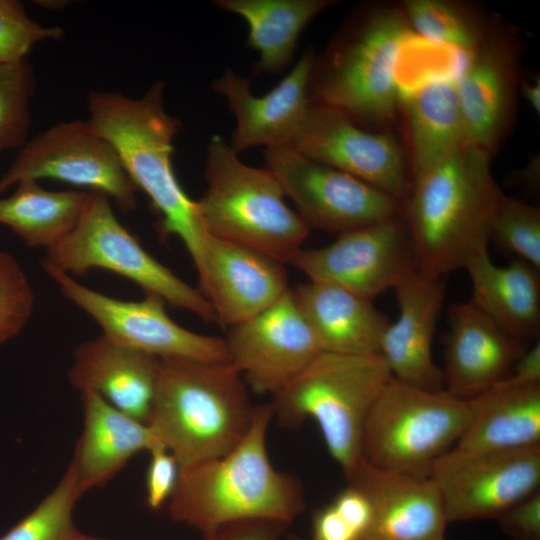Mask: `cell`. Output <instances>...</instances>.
Returning <instances> with one entry per match:
<instances>
[{"mask_svg":"<svg viewBox=\"0 0 540 540\" xmlns=\"http://www.w3.org/2000/svg\"><path fill=\"white\" fill-rule=\"evenodd\" d=\"M316 53L307 48L291 71L263 96L252 94L250 80L228 68L213 84L235 119L231 147L238 153L257 146L289 144L311 102L308 86Z\"/></svg>","mask_w":540,"mask_h":540,"instance_id":"19","label":"cell"},{"mask_svg":"<svg viewBox=\"0 0 540 540\" xmlns=\"http://www.w3.org/2000/svg\"><path fill=\"white\" fill-rule=\"evenodd\" d=\"M224 341L229 363L247 386L272 396L322 352L290 288L259 314L229 328Z\"/></svg>","mask_w":540,"mask_h":540,"instance_id":"16","label":"cell"},{"mask_svg":"<svg viewBox=\"0 0 540 540\" xmlns=\"http://www.w3.org/2000/svg\"><path fill=\"white\" fill-rule=\"evenodd\" d=\"M52 179L106 194L124 213L137 204V188L113 145L88 121L60 122L22 146L0 177V194L25 181Z\"/></svg>","mask_w":540,"mask_h":540,"instance_id":"10","label":"cell"},{"mask_svg":"<svg viewBox=\"0 0 540 540\" xmlns=\"http://www.w3.org/2000/svg\"><path fill=\"white\" fill-rule=\"evenodd\" d=\"M150 459L145 477L146 502L152 510L167 503L176 487L180 468L172 453L161 443L149 451Z\"/></svg>","mask_w":540,"mask_h":540,"instance_id":"38","label":"cell"},{"mask_svg":"<svg viewBox=\"0 0 540 540\" xmlns=\"http://www.w3.org/2000/svg\"><path fill=\"white\" fill-rule=\"evenodd\" d=\"M34 304V291L19 262L0 251V344L24 329Z\"/></svg>","mask_w":540,"mask_h":540,"instance_id":"36","label":"cell"},{"mask_svg":"<svg viewBox=\"0 0 540 540\" xmlns=\"http://www.w3.org/2000/svg\"><path fill=\"white\" fill-rule=\"evenodd\" d=\"M429 477L441 495L449 523L495 519L540 490V446L516 450L452 448Z\"/></svg>","mask_w":540,"mask_h":540,"instance_id":"12","label":"cell"},{"mask_svg":"<svg viewBox=\"0 0 540 540\" xmlns=\"http://www.w3.org/2000/svg\"><path fill=\"white\" fill-rule=\"evenodd\" d=\"M83 428L69 464L84 494L107 483L141 451L160 443L151 427L121 412L100 395L81 392Z\"/></svg>","mask_w":540,"mask_h":540,"instance_id":"24","label":"cell"},{"mask_svg":"<svg viewBox=\"0 0 540 540\" xmlns=\"http://www.w3.org/2000/svg\"><path fill=\"white\" fill-rule=\"evenodd\" d=\"M264 159L309 229L341 234L402 215L390 195L288 144L265 148Z\"/></svg>","mask_w":540,"mask_h":540,"instance_id":"11","label":"cell"},{"mask_svg":"<svg viewBox=\"0 0 540 540\" xmlns=\"http://www.w3.org/2000/svg\"><path fill=\"white\" fill-rule=\"evenodd\" d=\"M346 480L371 505V521L358 540H445L449 522L430 477L381 469L362 458Z\"/></svg>","mask_w":540,"mask_h":540,"instance_id":"20","label":"cell"},{"mask_svg":"<svg viewBox=\"0 0 540 540\" xmlns=\"http://www.w3.org/2000/svg\"><path fill=\"white\" fill-rule=\"evenodd\" d=\"M410 146V173L417 176L467 144L455 80L431 83L401 98Z\"/></svg>","mask_w":540,"mask_h":540,"instance_id":"29","label":"cell"},{"mask_svg":"<svg viewBox=\"0 0 540 540\" xmlns=\"http://www.w3.org/2000/svg\"><path fill=\"white\" fill-rule=\"evenodd\" d=\"M311 540H355V536L331 503L312 514Z\"/></svg>","mask_w":540,"mask_h":540,"instance_id":"42","label":"cell"},{"mask_svg":"<svg viewBox=\"0 0 540 540\" xmlns=\"http://www.w3.org/2000/svg\"><path fill=\"white\" fill-rule=\"evenodd\" d=\"M159 360L101 334L74 350L68 377L80 393L94 392L126 415L148 424Z\"/></svg>","mask_w":540,"mask_h":540,"instance_id":"23","label":"cell"},{"mask_svg":"<svg viewBox=\"0 0 540 540\" xmlns=\"http://www.w3.org/2000/svg\"><path fill=\"white\" fill-rule=\"evenodd\" d=\"M332 0H215L213 5L240 16L249 28L247 46L258 53L253 74H276L292 61L298 39Z\"/></svg>","mask_w":540,"mask_h":540,"instance_id":"28","label":"cell"},{"mask_svg":"<svg viewBox=\"0 0 540 540\" xmlns=\"http://www.w3.org/2000/svg\"><path fill=\"white\" fill-rule=\"evenodd\" d=\"M472 287L469 300L508 334L521 342L536 338L540 328V276L516 258L496 265L484 249L465 264Z\"/></svg>","mask_w":540,"mask_h":540,"instance_id":"26","label":"cell"},{"mask_svg":"<svg viewBox=\"0 0 540 540\" xmlns=\"http://www.w3.org/2000/svg\"><path fill=\"white\" fill-rule=\"evenodd\" d=\"M358 540L371 521L372 510L366 495L356 486L349 484L331 502Z\"/></svg>","mask_w":540,"mask_h":540,"instance_id":"40","label":"cell"},{"mask_svg":"<svg viewBox=\"0 0 540 540\" xmlns=\"http://www.w3.org/2000/svg\"><path fill=\"white\" fill-rule=\"evenodd\" d=\"M466 55L412 33L401 45L394 68L399 100L431 83L456 80Z\"/></svg>","mask_w":540,"mask_h":540,"instance_id":"33","label":"cell"},{"mask_svg":"<svg viewBox=\"0 0 540 540\" xmlns=\"http://www.w3.org/2000/svg\"><path fill=\"white\" fill-rule=\"evenodd\" d=\"M402 11L412 31L471 55L487 37L488 24L469 6L450 0H408Z\"/></svg>","mask_w":540,"mask_h":540,"instance_id":"31","label":"cell"},{"mask_svg":"<svg viewBox=\"0 0 540 540\" xmlns=\"http://www.w3.org/2000/svg\"><path fill=\"white\" fill-rule=\"evenodd\" d=\"M445 349L444 390L471 399L504 380L524 352L517 340L470 301L452 304Z\"/></svg>","mask_w":540,"mask_h":540,"instance_id":"22","label":"cell"},{"mask_svg":"<svg viewBox=\"0 0 540 540\" xmlns=\"http://www.w3.org/2000/svg\"><path fill=\"white\" fill-rule=\"evenodd\" d=\"M92 540H109V539H103V538L94 537Z\"/></svg>","mask_w":540,"mask_h":540,"instance_id":"46","label":"cell"},{"mask_svg":"<svg viewBox=\"0 0 540 540\" xmlns=\"http://www.w3.org/2000/svg\"><path fill=\"white\" fill-rule=\"evenodd\" d=\"M490 156L465 144L412 177L402 217L420 273L443 278L488 249L492 221L505 195L492 176Z\"/></svg>","mask_w":540,"mask_h":540,"instance_id":"2","label":"cell"},{"mask_svg":"<svg viewBox=\"0 0 540 540\" xmlns=\"http://www.w3.org/2000/svg\"><path fill=\"white\" fill-rule=\"evenodd\" d=\"M288 145L372 185L402 207L410 194L412 177L397 139L361 127L334 110L311 104Z\"/></svg>","mask_w":540,"mask_h":540,"instance_id":"15","label":"cell"},{"mask_svg":"<svg viewBox=\"0 0 540 540\" xmlns=\"http://www.w3.org/2000/svg\"><path fill=\"white\" fill-rule=\"evenodd\" d=\"M34 86L33 71L27 60L0 63V153L27 142Z\"/></svg>","mask_w":540,"mask_h":540,"instance_id":"34","label":"cell"},{"mask_svg":"<svg viewBox=\"0 0 540 540\" xmlns=\"http://www.w3.org/2000/svg\"><path fill=\"white\" fill-rule=\"evenodd\" d=\"M522 94L531 108L539 115L540 113V79L522 83Z\"/></svg>","mask_w":540,"mask_h":540,"instance_id":"44","label":"cell"},{"mask_svg":"<svg viewBox=\"0 0 540 540\" xmlns=\"http://www.w3.org/2000/svg\"><path fill=\"white\" fill-rule=\"evenodd\" d=\"M292 292L322 351L379 354L381 338L390 322L371 299L317 281L301 284Z\"/></svg>","mask_w":540,"mask_h":540,"instance_id":"25","label":"cell"},{"mask_svg":"<svg viewBox=\"0 0 540 540\" xmlns=\"http://www.w3.org/2000/svg\"><path fill=\"white\" fill-rule=\"evenodd\" d=\"M271 403L255 406L241 441L223 456L180 470L169 499L170 518L203 538L238 521L265 519L290 525L305 509L301 480L276 469L267 452Z\"/></svg>","mask_w":540,"mask_h":540,"instance_id":"1","label":"cell"},{"mask_svg":"<svg viewBox=\"0 0 540 540\" xmlns=\"http://www.w3.org/2000/svg\"><path fill=\"white\" fill-rule=\"evenodd\" d=\"M519 49L511 35L493 29L455 80L466 142L492 154L512 123Z\"/></svg>","mask_w":540,"mask_h":540,"instance_id":"17","label":"cell"},{"mask_svg":"<svg viewBox=\"0 0 540 540\" xmlns=\"http://www.w3.org/2000/svg\"><path fill=\"white\" fill-rule=\"evenodd\" d=\"M445 288L443 278L429 277L418 270L398 284L394 290L399 314L380 341L379 354L392 377L426 391L444 389L432 345Z\"/></svg>","mask_w":540,"mask_h":540,"instance_id":"21","label":"cell"},{"mask_svg":"<svg viewBox=\"0 0 540 540\" xmlns=\"http://www.w3.org/2000/svg\"><path fill=\"white\" fill-rule=\"evenodd\" d=\"M165 87L164 81H156L139 98L93 91L88 121L113 145L136 188L149 197L160 235L178 237L198 273L208 233L196 201L185 193L173 169V142L181 121L165 109Z\"/></svg>","mask_w":540,"mask_h":540,"instance_id":"3","label":"cell"},{"mask_svg":"<svg viewBox=\"0 0 540 540\" xmlns=\"http://www.w3.org/2000/svg\"><path fill=\"white\" fill-rule=\"evenodd\" d=\"M42 267L69 275H82L93 268L112 271L133 281L146 294L157 295L205 322H216L207 298L148 253L119 222L111 199L100 191H88L76 227L47 249Z\"/></svg>","mask_w":540,"mask_h":540,"instance_id":"9","label":"cell"},{"mask_svg":"<svg viewBox=\"0 0 540 540\" xmlns=\"http://www.w3.org/2000/svg\"><path fill=\"white\" fill-rule=\"evenodd\" d=\"M83 495L68 467L55 487L0 540H92L78 529L74 508Z\"/></svg>","mask_w":540,"mask_h":540,"instance_id":"32","label":"cell"},{"mask_svg":"<svg viewBox=\"0 0 540 540\" xmlns=\"http://www.w3.org/2000/svg\"><path fill=\"white\" fill-rule=\"evenodd\" d=\"M414 33L395 6L357 8L311 70V104L334 110L377 131L396 119L399 107L394 68L403 42Z\"/></svg>","mask_w":540,"mask_h":540,"instance_id":"5","label":"cell"},{"mask_svg":"<svg viewBox=\"0 0 540 540\" xmlns=\"http://www.w3.org/2000/svg\"><path fill=\"white\" fill-rule=\"evenodd\" d=\"M512 540H540V490L512 505L496 518Z\"/></svg>","mask_w":540,"mask_h":540,"instance_id":"39","label":"cell"},{"mask_svg":"<svg viewBox=\"0 0 540 540\" xmlns=\"http://www.w3.org/2000/svg\"><path fill=\"white\" fill-rule=\"evenodd\" d=\"M62 35V28L42 26L32 20L18 1L0 0V63L26 60L34 44L60 39Z\"/></svg>","mask_w":540,"mask_h":540,"instance_id":"37","label":"cell"},{"mask_svg":"<svg viewBox=\"0 0 540 540\" xmlns=\"http://www.w3.org/2000/svg\"><path fill=\"white\" fill-rule=\"evenodd\" d=\"M286 540H305L295 534H287L286 535Z\"/></svg>","mask_w":540,"mask_h":540,"instance_id":"45","label":"cell"},{"mask_svg":"<svg viewBox=\"0 0 540 540\" xmlns=\"http://www.w3.org/2000/svg\"><path fill=\"white\" fill-rule=\"evenodd\" d=\"M291 264L309 281L336 285L371 300L418 270L402 215L338 234L324 247L302 248Z\"/></svg>","mask_w":540,"mask_h":540,"instance_id":"14","label":"cell"},{"mask_svg":"<svg viewBox=\"0 0 540 540\" xmlns=\"http://www.w3.org/2000/svg\"><path fill=\"white\" fill-rule=\"evenodd\" d=\"M204 174L207 187L196 205L206 232L291 264L310 229L287 205L277 178L243 163L219 135L207 144Z\"/></svg>","mask_w":540,"mask_h":540,"instance_id":"6","label":"cell"},{"mask_svg":"<svg viewBox=\"0 0 540 540\" xmlns=\"http://www.w3.org/2000/svg\"><path fill=\"white\" fill-rule=\"evenodd\" d=\"M43 269L62 295L93 318L102 334L114 342L160 359L229 362L224 338L180 326L167 314L161 297L145 294L137 301L120 300L82 285L69 274Z\"/></svg>","mask_w":540,"mask_h":540,"instance_id":"13","label":"cell"},{"mask_svg":"<svg viewBox=\"0 0 540 540\" xmlns=\"http://www.w3.org/2000/svg\"><path fill=\"white\" fill-rule=\"evenodd\" d=\"M469 400L471 416L454 448L516 450L540 446V383L501 381Z\"/></svg>","mask_w":540,"mask_h":540,"instance_id":"27","label":"cell"},{"mask_svg":"<svg viewBox=\"0 0 540 540\" xmlns=\"http://www.w3.org/2000/svg\"><path fill=\"white\" fill-rule=\"evenodd\" d=\"M490 240L540 270V210L503 196L491 226Z\"/></svg>","mask_w":540,"mask_h":540,"instance_id":"35","label":"cell"},{"mask_svg":"<svg viewBox=\"0 0 540 540\" xmlns=\"http://www.w3.org/2000/svg\"><path fill=\"white\" fill-rule=\"evenodd\" d=\"M247 384L227 363L161 358L148 425L179 468L228 453L255 410Z\"/></svg>","mask_w":540,"mask_h":540,"instance_id":"4","label":"cell"},{"mask_svg":"<svg viewBox=\"0 0 540 540\" xmlns=\"http://www.w3.org/2000/svg\"><path fill=\"white\" fill-rule=\"evenodd\" d=\"M288 526L274 520H243L218 528L204 540H279Z\"/></svg>","mask_w":540,"mask_h":540,"instance_id":"41","label":"cell"},{"mask_svg":"<svg viewBox=\"0 0 540 540\" xmlns=\"http://www.w3.org/2000/svg\"><path fill=\"white\" fill-rule=\"evenodd\" d=\"M88 191H50L36 181L16 185L0 198V224L11 228L28 247H53L76 227Z\"/></svg>","mask_w":540,"mask_h":540,"instance_id":"30","label":"cell"},{"mask_svg":"<svg viewBox=\"0 0 540 540\" xmlns=\"http://www.w3.org/2000/svg\"><path fill=\"white\" fill-rule=\"evenodd\" d=\"M391 377L380 354L322 351L272 396L273 414L292 428L314 420L346 478L362 459L366 420Z\"/></svg>","mask_w":540,"mask_h":540,"instance_id":"7","label":"cell"},{"mask_svg":"<svg viewBox=\"0 0 540 540\" xmlns=\"http://www.w3.org/2000/svg\"><path fill=\"white\" fill-rule=\"evenodd\" d=\"M470 416L469 399L391 377L366 420L362 458L381 469L429 477L434 463L455 446Z\"/></svg>","mask_w":540,"mask_h":540,"instance_id":"8","label":"cell"},{"mask_svg":"<svg viewBox=\"0 0 540 540\" xmlns=\"http://www.w3.org/2000/svg\"><path fill=\"white\" fill-rule=\"evenodd\" d=\"M197 274L198 289L212 305L216 322L228 329L259 314L289 289L284 264L210 234Z\"/></svg>","mask_w":540,"mask_h":540,"instance_id":"18","label":"cell"},{"mask_svg":"<svg viewBox=\"0 0 540 540\" xmlns=\"http://www.w3.org/2000/svg\"><path fill=\"white\" fill-rule=\"evenodd\" d=\"M510 384L540 383V343L524 351L516 360L509 375L502 380Z\"/></svg>","mask_w":540,"mask_h":540,"instance_id":"43","label":"cell"}]
</instances>
